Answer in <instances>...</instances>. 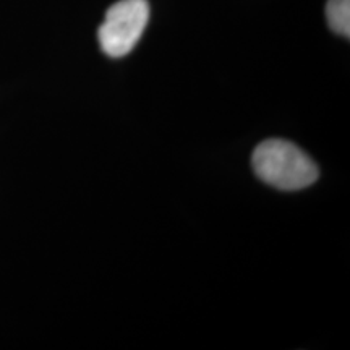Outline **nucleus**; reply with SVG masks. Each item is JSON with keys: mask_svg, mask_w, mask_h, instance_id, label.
Wrapping results in <instances>:
<instances>
[{"mask_svg": "<svg viewBox=\"0 0 350 350\" xmlns=\"http://www.w3.org/2000/svg\"><path fill=\"white\" fill-rule=\"evenodd\" d=\"M252 165L262 182L279 190L294 191L313 185L319 170L314 161L286 139H266L256 146Z\"/></svg>", "mask_w": 350, "mask_h": 350, "instance_id": "f257e3e1", "label": "nucleus"}, {"mask_svg": "<svg viewBox=\"0 0 350 350\" xmlns=\"http://www.w3.org/2000/svg\"><path fill=\"white\" fill-rule=\"evenodd\" d=\"M326 20L329 28L340 36H350V0H327Z\"/></svg>", "mask_w": 350, "mask_h": 350, "instance_id": "7ed1b4c3", "label": "nucleus"}, {"mask_svg": "<svg viewBox=\"0 0 350 350\" xmlns=\"http://www.w3.org/2000/svg\"><path fill=\"white\" fill-rule=\"evenodd\" d=\"M148 20V0H119L109 7L106 18L98 29L100 49L113 59L130 54L142 38Z\"/></svg>", "mask_w": 350, "mask_h": 350, "instance_id": "f03ea898", "label": "nucleus"}]
</instances>
